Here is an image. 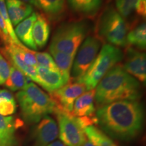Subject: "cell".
<instances>
[{"instance_id": "7a4b0ae2", "label": "cell", "mask_w": 146, "mask_h": 146, "mask_svg": "<svg viewBox=\"0 0 146 146\" xmlns=\"http://www.w3.org/2000/svg\"><path fill=\"white\" fill-rule=\"evenodd\" d=\"M95 91V100L98 108L123 100L138 101L142 96L139 81L120 65L114 66L106 74Z\"/></svg>"}, {"instance_id": "d6986e66", "label": "cell", "mask_w": 146, "mask_h": 146, "mask_svg": "<svg viewBox=\"0 0 146 146\" xmlns=\"http://www.w3.org/2000/svg\"><path fill=\"white\" fill-rule=\"evenodd\" d=\"M50 35V25L45 16L36 13V19L33 27V38L37 48L46 45Z\"/></svg>"}, {"instance_id": "8fae6325", "label": "cell", "mask_w": 146, "mask_h": 146, "mask_svg": "<svg viewBox=\"0 0 146 146\" xmlns=\"http://www.w3.org/2000/svg\"><path fill=\"white\" fill-rule=\"evenodd\" d=\"M123 68L141 83L146 81V56L143 52L129 47L126 54V60Z\"/></svg>"}, {"instance_id": "ffe728a7", "label": "cell", "mask_w": 146, "mask_h": 146, "mask_svg": "<svg viewBox=\"0 0 146 146\" xmlns=\"http://www.w3.org/2000/svg\"><path fill=\"white\" fill-rule=\"evenodd\" d=\"M38 8L41 9L51 21H58L66 10L65 0H36Z\"/></svg>"}, {"instance_id": "6da1fadb", "label": "cell", "mask_w": 146, "mask_h": 146, "mask_svg": "<svg viewBox=\"0 0 146 146\" xmlns=\"http://www.w3.org/2000/svg\"><path fill=\"white\" fill-rule=\"evenodd\" d=\"M97 124L109 137L121 141H130L143 130L144 108L138 101L123 100L98 108Z\"/></svg>"}, {"instance_id": "d4e9b609", "label": "cell", "mask_w": 146, "mask_h": 146, "mask_svg": "<svg viewBox=\"0 0 146 146\" xmlns=\"http://www.w3.org/2000/svg\"><path fill=\"white\" fill-rule=\"evenodd\" d=\"M127 42V44L134 45L141 50H145L146 47L145 23L138 25L136 28L128 33Z\"/></svg>"}, {"instance_id": "83f0119b", "label": "cell", "mask_w": 146, "mask_h": 146, "mask_svg": "<svg viewBox=\"0 0 146 146\" xmlns=\"http://www.w3.org/2000/svg\"><path fill=\"white\" fill-rule=\"evenodd\" d=\"M36 62L38 65L44 68L52 69V70H59L55 63L54 59L50 54L47 52H35Z\"/></svg>"}, {"instance_id": "4fadbf2b", "label": "cell", "mask_w": 146, "mask_h": 146, "mask_svg": "<svg viewBox=\"0 0 146 146\" xmlns=\"http://www.w3.org/2000/svg\"><path fill=\"white\" fill-rule=\"evenodd\" d=\"M36 71L38 76V85H41L50 94L67 84L59 70H52L38 65L36 67Z\"/></svg>"}, {"instance_id": "277c9868", "label": "cell", "mask_w": 146, "mask_h": 146, "mask_svg": "<svg viewBox=\"0 0 146 146\" xmlns=\"http://www.w3.org/2000/svg\"><path fill=\"white\" fill-rule=\"evenodd\" d=\"M123 52L118 47L108 43L104 45L84 75L74 81L84 84L87 91L95 89L102 78L123 60Z\"/></svg>"}, {"instance_id": "ac0fdd59", "label": "cell", "mask_w": 146, "mask_h": 146, "mask_svg": "<svg viewBox=\"0 0 146 146\" xmlns=\"http://www.w3.org/2000/svg\"><path fill=\"white\" fill-rule=\"evenodd\" d=\"M72 12L78 15L93 18L99 12L102 0H67Z\"/></svg>"}, {"instance_id": "52a82bcc", "label": "cell", "mask_w": 146, "mask_h": 146, "mask_svg": "<svg viewBox=\"0 0 146 146\" xmlns=\"http://www.w3.org/2000/svg\"><path fill=\"white\" fill-rule=\"evenodd\" d=\"M58 123V135L66 146H83L87 136L75 116L71 114L56 110Z\"/></svg>"}, {"instance_id": "3957f363", "label": "cell", "mask_w": 146, "mask_h": 146, "mask_svg": "<svg viewBox=\"0 0 146 146\" xmlns=\"http://www.w3.org/2000/svg\"><path fill=\"white\" fill-rule=\"evenodd\" d=\"M22 117L27 124H36L56 110V106L49 95L37 85L29 83L16 95Z\"/></svg>"}, {"instance_id": "5b68a950", "label": "cell", "mask_w": 146, "mask_h": 146, "mask_svg": "<svg viewBox=\"0 0 146 146\" xmlns=\"http://www.w3.org/2000/svg\"><path fill=\"white\" fill-rule=\"evenodd\" d=\"M128 25L124 18L112 6L103 11L98 23L100 38L108 44L125 47L127 44Z\"/></svg>"}, {"instance_id": "1f68e13d", "label": "cell", "mask_w": 146, "mask_h": 146, "mask_svg": "<svg viewBox=\"0 0 146 146\" xmlns=\"http://www.w3.org/2000/svg\"><path fill=\"white\" fill-rule=\"evenodd\" d=\"M21 1L27 3H30V5H33L35 6H36V8H38L37 1L36 0H21Z\"/></svg>"}, {"instance_id": "f1b7e54d", "label": "cell", "mask_w": 146, "mask_h": 146, "mask_svg": "<svg viewBox=\"0 0 146 146\" xmlns=\"http://www.w3.org/2000/svg\"><path fill=\"white\" fill-rule=\"evenodd\" d=\"M10 74V64L0 52V85L5 83Z\"/></svg>"}, {"instance_id": "4316f807", "label": "cell", "mask_w": 146, "mask_h": 146, "mask_svg": "<svg viewBox=\"0 0 146 146\" xmlns=\"http://www.w3.org/2000/svg\"><path fill=\"white\" fill-rule=\"evenodd\" d=\"M139 0H115L118 12L123 18L130 16L135 11Z\"/></svg>"}, {"instance_id": "4dcf8cb0", "label": "cell", "mask_w": 146, "mask_h": 146, "mask_svg": "<svg viewBox=\"0 0 146 146\" xmlns=\"http://www.w3.org/2000/svg\"><path fill=\"white\" fill-rule=\"evenodd\" d=\"M48 146H66L64 145L62 142L61 141H59V140H57V141H54L52 142V143H50Z\"/></svg>"}, {"instance_id": "484cf974", "label": "cell", "mask_w": 146, "mask_h": 146, "mask_svg": "<svg viewBox=\"0 0 146 146\" xmlns=\"http://www.w3.org/2000/svg\"><path fill=\"white\" fill-rule=\"evenodd\" d=\"M0 14L2 16L3 21L5 22L10 39L14 42V44H16L19 47H25V45H23V43L18 40L17 36L16 35L15 32H14L13 28V25H12V22H11L10 18H9L8 12H7V8L6 5H5V0H0Z\"/></svg>"}, {"instance_id": "603a6c76", "label": "cell", "mask_w": 146, "mask_h": 146, "mask_svg": "<svg viewBox=\"0 0 146 146\" xmlns=\"http://www.w3.org/2000/svg\"><path fill=\"white\" fill-rule=\"evenodd\" d=\"M87 137L96 146H118L107 135L95 126H89L84 129Z\"/></svg>"}, {"instance_id": "7402d4cb", "label": "cell", "mask_w": 146, "mask_h": 146, "mask_svg": "<svg viewBox=\"0 0 146 146\" xmlns=\"http://www.w3.org/2000/svg\"><path fill=\"white\" fill-rule=\"evenodd\" d=\"M9 64L10 74L5 81L4 85L12 91L21 90L27 85L31 83V80L12 64L9 63Z\"/></svg>"}, {"instance_id": "e0dca14e", "label": "cell", "mask_w": 146, "mask_h": 146, "mask_svg": "<svg viewBox=\"0 0 146 146\" xmlns=\"http://www.w3.org/2000/svg\"><path fill=\"white\" fill-rule=\"evenodd\" d=\"M18 127V120L12 116L0 114V146H15V133Z\"/></svg>"}, {"instance_id": "8992f818", "label": "cell", "mask_w": 146, "mask_h": 146, "mask_svg": "<svg viewBox=\"0 0 146 146\" xmlns=\"http://www.w3.org/2000/svg\"><path fill=\"white\" fill-rule=\"evenodd\" d=\"M87 33L88 25L83 21L64 23L56 29L50 49L75 56Z\"/></svg>"}, {"instance_id": "44dd1931", "label": "cell", "mask_w": 146, "mask_h": 146, "mask_svg": "<svg viewBox=\"0 0 146 146\" xmlns=\"http://www.w3.org/2000/svg\"><path fill=\"white\" fill-rule=\"evenodd\" d=\"M50 52L65 82L68 83L70 79L71 69L75 56L58 52L52 49H50Z\"/></svg>"}, {"instance_id": "7c38bea8", "label": "cell", "mask_w": 146, "mask_h": 146, "mask_svg": "<svg viewBox=\"0 0 146 146\" xmlns=\"http://www.w3.org/2000/svg\"><path fill=\"white\" fill-rule=\"evenodd\" d=\"M1 52H2L4 57L8 60L9 63L12 64L17 67L31 81L38 84V76L36 68L27 65L23 61L18 53V45L14 44L13 41H11L6 44H4V47L2 49L1 48Z\"/></svg>"}, {"instance_id": "cb8c5ba5", "label": "cell", "mask_w": 146, "mask_h": 146, "mask_svg": "<svg viewBox=\"0 0 146 146\" xmlns=\"http://www.w3.org/2000/svg\"><path fill=\"white\" fill-rule=\"evenodd\" d=\"M17 105L15 98L10 91L0 89V114L8 116L16 112Z\"/></svg>"}, {"instance_id": "2e32d148", "label": "cell", "mask_w": 146, "mask_h": 146, "mask_svg": "<svg viewBox=\"0 0 146 146\" xmlns=\"http://www.w3.org/2000/svg\"><path fill=\"white\" fill-rule=\"evenodd\" d=\"M36 19V13L33 12L31 15L16 25L14 30L18 40L26 45L27 48L33 50H37V47L33 38V27Z\"/></svg>"}, {"instance_id": "5bb4252c", "label": "cell", "mask_w": 146, "mask_h": 146, "mask_svg": "<svg viewBox=\"0 0 146 146\" xmlns=\"http://www.w3.org/2000/svg\"><path fill=\"white\" fill-rule=\"evenodd\" d=\"M5 2L9 18L13 26L18 25L33 12L32 5L21 0H5Z\"/></svg>"}, {"instance_id": "f546056e", "label": "cell", "mask_w": 146, "mask_h": 146, "mask_svg": "<svg viewBox=\"0 0 146 146\" xmlns=\"http://www.w3.org/2000/svg\"><path fill=\"white\" fill-rule=\"evenodd\" d=\"M135 11L139 16H141V17H145L146 0H139Z\"/></svg>"}, {"instance_id": "d6a6232c", "label": "cell", "mask_w": 146, "mask_h": 146, "mask_svg": "<svg viewBox=\"0 0 146 146\" xmlns=\"http://www.w3.org/2000/svg\"><path fill=\"white\" fill-rule=\"evenodd\" d=\"M83 146H96V145H95V144L93 143L92 141H91L90 140H89V139L87 137L86 140H85V143H84Z\"/></svg>"}, {"instance_id": "ba28073f", "label": "cell", "mask_w": 146, "mask_h": 146, "mask_svg": "<svg viewBox=\"0 0 146 146\" xmlns=\"http://www.w3.org/2000/svg\"><path fill=\"white\" fill-rule=\"evenodd\" d=\"M101 41L94 36H87L80 45L73 61L70 74L74 80L84 75L94 61L101 47Z\"/></svg>"}, {"instance_id": "30bf717a", "label": "cell", "mask_w": 146, "mask_h": 146, "mask_svg": "<svg viewBox=\"0 0 146 146\" xmlns=\"http://www.w3.org/2000/svg\"><path fill=\"white\" fill-rule=\"evenodd\" d=\"M58 136L57 123L50 116H46L36 123L33 130V146H48Z\"/></svg>"}, {"instance_id": "9a60e30c", "label": "cell", "mask_w": 146, "mask_h": 146, "mask_svg": "<svg viewBox=\"0 0 146 146\" xmlns=\"http://www.w3.org/2000/svg\"><path fill=\"white\" fill-rule=\"evenodd\" d=\"M95 89L85 91L75 100L71 112L76 117L95 116Z\"/></svg>"}, {"instance_id": "9c48e42d", "label": "cell", "mask_w": 146, "mask_h": 146, "mask_svg": "<svg viewBox=\"0 0 146 146\" xmlns=\"http://www.w3.org/2000/svg\"><path fill=\"white\" fill-rule=\"evenodd\" d=\"M87 91L84 84L75 81H69L60 89L50 93V96L54 102L56 110L71 114L75 100Z\"/></svg>"}]
</instances>
